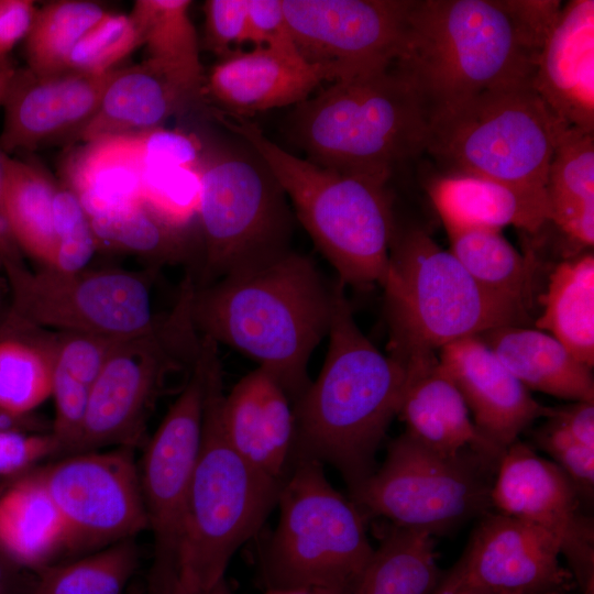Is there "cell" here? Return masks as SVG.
Returning <instances> with one entry per match:
<instances>
[{
    "mask_svg": "<svg viewBox=\"0 0 594 594\" xmlns=\"http://www.w3.org/2000/svg\"><path fill=\"white\" fill-rule=\"evenodd\" d=\"M557 0H410L393 66L428 119L487 90L531 84Z\"/></svg>",
    "mask_w": 594,
    "mask_h": 594,
    "instance_id": "cell-1",
    "label": "cell"
},
{
    "mask_svg": "<svg viewBox=\"0 0 594 594\" xmlns=\"http://www.w3.org/2000/svg\"><path fill=\"white\" fill-rule=\"evenodd\" d=\"M334 284L309 256L288 250L210 284L193 282L190 317L200 337L273 375L293 404L309 386L310 358L328 336Z\"/></svg>",
    "mask_w": 594,
    "mask_h": 594,
    "instance_id": "cell-2",
    "label": "cell"
},
{
    "mask_svg": "<svg viewBox=\"0 0 594 594\" xmlns=\"http://www.w3.org/2000/svg\"><path fill=\"white\" fill-rule=\"evenodd\" d=\"M328 338L316 381L293 403L292 464L301 459L330 464L351 495L376 470V453L399 413L408 371L360 330L339 280Z\"/></svg>",
    "mask_w": 594,
    "mask_h": 594,
    "instance_id": "cell-3",
    "label": "cell"
},
{
    "mask_svg": "<svg viewBox=\"0 0 594 594\" xmlns=\"http://www.w3.org/2000/svg\"><path fill=\"white\" fill-rule=\"evenodd\" d=\"M218 345L207 373L201 446L193 474L170 594H206L224 580L235 551L263 527L284 481L248 463L229 443L221 425L223 398Z\"/></svg>",
    "mask_w": 594,
    "mask_h": 594,
    "instance_id": "cell-4",
    "label": "cell"
},
{
    "mask_svg": "<svg viewBox=\"0 0 594 594\" xmlns=\"http://www.w3.org/2000/svg\"><path fill=\"white\" fill-rule=\"evenodd\" d=\"M216 118L263 158L338 280L381 284L396 229L389 178L320 166L287 152L253 122Z\"/></svg>",
    "mask_w": 594,
    "mask_h": 594,
    "instance_id": "cell-5",
    "label": "cell"
},
{
    "mask_svg": "<svg viewBox=\"0 0 594 594\" xmlns=\"http://www.w3.org/2000/svg\"><path fill=\"white\" fill-rule=\"evenodd\" d=\"M384 288L389 355L406 369L457 340L530 321L527 305L475 280L418 227L395 229Z\"/></svg>",
    "mask_w": 594,
    "mask_h": 594,
    "instance_id": "cell-6",
    "label": "cell"
},
{
    "mask_svg": "<svg viewBox=\"0 0 594 594\" xmlns=\"http://www.w3.org/2000/svg\"><path fill=\"white\" fill-rule=\"evenodd\" d=\"M288 128L307 160L389 178L397 165L425 154L429 119L414 88L392 65L330 82L295 106Z\"/></svg>",
    "mask_w": 594,
    "mask_h": 594,
    "instance_id": "cell-7",
    "label": "cell"
},
{
    "mask_svg": "<svg viewBox=\"0 0 594 594\" xmlns=\"http://www.w3.org/2000/svg\"><path fill=\"white\" fill-rule=\"evenodd\" d=\"M566 128L531 84L516 85L484 91L431 117L425 154L444 174L546 193L548 168Z\"/></svg>",
    "mask_w": 594,
    "mask_h": 594,
    "instance_id": "cell-8",
    "label": "cell"
},
{
    "mask_svg": "<svg viewBox=\"0 0 594 594\" xmlns=\"http://www.w3.org/2000/svg\"><path fill=\"white\" fill-rule=\"evenodd\" d=\"M277 506L279 519L258 557L265 590L345 591L373 554L365 514L328 481L323 464H292Z\"/></svg>",
    "mask_w": 594,
    "mask_h": 594,
    "instance_id": "cell-9",
    "label": "cell"
},
{
    "mask_svg": "<svg viewBox=\"0 0 594 594\" xmlns=\"http://www.w3.org/2000/svg\"><path fill=\"white\" fill-rule=\"evenodd\" d=\"M197 216L204 286L289 249L292 210L279 183L245 142L204 156Z\"/></svg>",
    "mask_w": 594,
    "mask_h": 594,
    "instance_id": "cell-10",
    "label": "cell"
},
{
    "mask_svg": "<svg viewBox=\"0 0 594 594\" xmlns=\"http://www.w3.org/2000/svg\"><path fill=\"white\" fill-rule=\"evenodd\" d=\"M12 305L0 337L19 331L54 329L114 340L156 330L166 316L153 304L155 268L82 270L62 273L42 267L4 266Z\"/></svg>",
    "mask_w": 594,
    "mask_h": 594,
    "instance_id": "cell-11",
    "label": "cell"
},
{
    "mask_svg": "<svg viewBox=\"0 0 594 594\" xmlns=\"http://www.w3.org/2000/svg\"><path fill=\"white\" fill-rule=\"evenodd\" d=\"M492 470L472 452L444 457L404 432L350 499L365 515L433 536L485 513L492 485L485 473Z\"/></svg>",
    "mask_w": 594,
    "mask_h": 594,
    "instance_id": "cell-12",
    "label": "cell"
},
{
    "mask_svg": "<svg viewBox=\"0 0 594 594\" xmlns=\"http://www.w3.org/2000/svg\"><path fill=\"white\" fill-rule=\"evenodd\" d=\"M190 290L183 286L175 308L154 331L120 341L90 392L74 453L105 447L133 448L142 440L151 405L169 373L191 366L200 336L190 317Z\"/></svg>",
    "mask_w": 594,
    "mask_h": 594,
    "instance_id": "cell-13",
    "label": "cell"
},
{
    "mask_svg": "<svg viewBox=\"0 0 594 594\" xmlns=\"http://www.w3.org/2000/svg\"><path fill=\"white\" fill-rule=\"evenodd\" d=\"M201 337L187 382L146 444L140 472L148 528L153 534L154 594H170L182 524L198 459L204 424L209 353Z\"/></svg>",
    "mask_w": 594,
    "mask_h": 594,
    "instance_id": "cell-14",
    "label": "cell"
},
{
    "mask_svg": "<svg viewBox=\"0 0 594 594\" xmlns=\"http://www.w3.org/2000/svg\"><path fill=\"white\" fill-rule=\"evenodd\" d=\"M36 472L64 522L67 550L110 546L148 528L133 448L68 454Z\"/></svg>",
    "mask_w": 594,
    "mask_h": 594,
    "instance_id": "cell-15",
    "label": "cell"
},
{
    "mask_svg": "<svg viewBox=\"0 0 594 594\" xmlns=\"http://www.w3.org/2000/svg\"><path fill=\"white\" fill-rule=\"evenodd\" d=\"M300 57L328 82L389 68L397 59L410 0H282Z\"/></svg>",
    "mask_w": 594,
    "mask_h": 594,
    "instance_id": "cell-16",
    "label": "cell"
},
{
    "mask_svg": "<svg viewBox=\"0 0 594 594\" xmlns=\"http://www.w3.org/2000/svg\"><path fill=\"white\" fill-rule=\"evenodd\" d=\"M581 492L553 462L516 440L502 453L490 502L497 513L552 534L585 594H593V527L581 512Z\"/></svg>",
    "mask_w": 594,
    "mask_h": 594,
    "instance_id": "cell-17",
    "label": "cell"
},
{
    "mask_svg": "<svg viewBox=\"0 0 594 594\" xmlns=\"http://www.w3.org/2000/svg\"><path fill=\"white\" fill-rule=\"evenodd\" d=\"M560 556L559 540L546 529L487 514L442 580L482 594H558L571 579Z\"/></svg>",
    "mask_w": 594,
    "mask_h": 594,
    "instance_id": "cell-18",
    "label": "cell"
},
{
    "mask_svg": "<svg viewBox=\"0 0 594 594\" xmlns=\"http://www.w3.org/2000/svg\"><path fill=\"white\" fill-rule=\"evenodd\" d=\"M118 69L41 76L18 68L3 100L0 151L9 155L62 136L70 139L94 116Z\"/></svg>",
    "mask_w": 594,
    "mask_h": 594,
    "instance_id": "cell-19",
    "label": "cell"
},
{
    "mask_svg": "<svg viewBox=\"0 0 594 594\" xmlns=\"http://www.w3.org/2000/svg\"><path fill=\"white\" fill-rule=\"evenodd\" d=\"M439 365L463 396L480 433L502 455L536 419L551 408L539 404L480 337L442 346Z\"/></svg>",
    "mask_w": 594,
    "mask_h": 594,
    "instance_id": "cell-20",
    "label": "cell"
},
{
    "mask_svg": "<svg viewBox=\"0 0 594 594\" xmlns=\"http://www.w3.org/2000/svg\"><path fill=\"white\" fill-rule=\"evenodd\" d=\"M531 86L569 127L594 133V1L562 6L540 50Z\"/></svg>",
    "mask_w": 594,
    "mask_h": 594,
    "instance_id": "cell-21",
    "label": "cell"
},
{
    "mask_svg": "<svg viewBox=\"0 0 594 594\" xmlns=\"http://www.w3.org/2000/svg\"><path fill=\"white\" fill-rule=\"evenodd\" d=\"M205 85L206 80L151 58L119 68L94 116L70 140L85 143L160 128L169 117L198 101Z\"/></svg>",
    "mask_w": 594,
    "mask_h": 594,
    "instance_id": "cell-22",
    "label": "cell"
},
{
    "mask_svg": "<svg viewBox=\"0 0 594 594\" xmlns=\"http://www.w3.org/2000/svg\"><path fill=\"white\" fill-rule=\"evenodd\" d=\"M220 417L232 448L253 468L284 481L292 468L293 404L267 371L257 367L223 395Z\"/></svg>",
    "mask_w": 594,
    "mask_h": 594,
    "instance_id": "cell-23",
    "label": "cell"
},
{
    "mask_svg": "<svg viewBox=\"0 0 594 594\" xmlns=\"http://www.w3.org/2000/svg\"><path fill=\"white\" fill-rule=\"evenodd\" d=\"M324 81V73L299 54L254 47L222 57L212 67L205 90L226 109L222 113L239 117L296 106Z\"/></svg>",
    "mask_w": 594,
    "mask_h": 594,
    "instance_id": "cell-24",
    "label": "cell"
},
{
    "mask_svg": "<svg viewBox=\"0 0 594 594\" xmlns=\"http://www.w3.org/2000/svg\"><path fill=\"white\" fill-rule=\"evenodd\" d=\"M408 381L398 416L407 432L444 457L472 452L497 466L501 454L480 433L463 396L441 370L438 358L407 367Z\"/></svg>",
    "mask_w": 594,
    "mask_h": 594,
    "instance_id": "cell-25",
    "label": "cell"
},
{
    "mask_svg": "<svg viewBox=\"0 0 594 594\" xmlns=\"http://www.w3.org/2000/svg\"><path fill=\"white\" fill-rule=\"evenodd\" d=\"M430 198L446 230L514 226L537 233L550 222L546 193L520 189L486 177L443 174L429 186Z\"/></svg>",
    "mask_w": 594,
    "mask_h": 594,
    "instance_id": "cell-26",
    "label": "cell"
},
{
    "mask_svg": "<svg viewBox=\"0 0 594 594\" xmlns=\"http://www.w3.org/2000/svg\"><path fill=\"white\" fill-rule=\"evenodd\" d=\"M477 337L526 388L594 402L591 367L551 334L525 326H502Z\"/></svg>",
    "mask_w": 594,
    "mask_h": 594,
    "instance_id": "cell-27",
    "label": "cell"
},
{
    "mask_svg": "<svg viewBox=\"0 0 594 594\" xmlns=\"http://www.w3.org/2000/svg\"><path fill=\"white\" fill-rule=\"evenodd\" d=\"M144 168L133 135L121 134L85 142L67 158L65 176L94 217L141 205Z\"/></svg>",
    "mask_w": 594,
    "mask_h": 594,
    "instance_id": "cell-28",
    "label": "cell"
},
{
    "mask_svg": "<svg viewBox=\"0 0 594 594\" xmlns=\"http://www.w3.org/2000/svg\"><path fill=\"white\" fill-rule=\"evenodd\" d=\"M0 550L38 570L67 550L64 522L37 472L0 493Z\"/></svg>",
    "mask_w": 594,
    "mask_h": 594,
    "instance_id": "cell-29",
    "label": "cell"
},
{
    "mask_svg": "<svg viewBox=\"0 0 594 594\" xmlns=\"http://www.w3.org/2000/svg\"><path fill=\"white\" fill-rule=\"evenodd\" d=\"M550 222L581 248L594 243V133L566 128L547 175Z\"/></svg>",
    "mask_w": 594,
    "mask_h": 594,
    "instance_id": "cell-30",
    "label": "cell"
},
{
    "mask_svg": "<svg viewBox=\"0 0 594 594\" xmlns=\"http://www.w3.org/2000/svg\"><path fill=\"white\" fill-rule=\"evenodd\" d=\"M536 329L548 331L579 361L594 365V256L561 262L549 277Z\"/></svg>",
    "mask_w": 594,
    "mask_h": 594,
    "instance_id": "cell-31",
    "label": "cell"
},
{
    "mask_svg": "<svg viewBox=\"0 0 594 594\" xmlns=\"http://www.w3.org/2000/svg\"><path fill=\"white\" fill-rule=\"evenodd\" d=\"M2 196L12 235L23 254L50 268L54 260L56 185L37 165L1 152Z\"/></svg>",
    "mask_w": 594,
    "mask_h": 594,
    "instance_id": "cell-32",
    "label": "cell"
},
{
    "mask_svg": "<svg viewBox=\"0 0 594 594\" xmlns=\"http://www.w3.org/2000/svg\"><path fill=\"white\" fill-rule=\"evenodd\" d=\"M439 581L432 536L393 526L343 594H431Z\"/></svg>",
    "mask_w": 594,
    "mask_h": 594,
    "instance_id": "cell-33",
    "label": "cell"
},
{
    "mask_svg": "<svg viewBox=\"0 0 594 594\" xmlns=\"http://www.w3.org/2000/svg\"><path fill=\"white\" fill-rule=\"evenodd\" d=\"M98 250L133 254L153 267L190 262L194 248L188 229L172 227L143 204L89 217Z\"/></svg>",
    "mask_w": 594,
    "mask_h": 594,
    "instance_id": "cell-34",
    "label": "cell"
},
{
    "mask_svg": "<svg viewBox=\"0 0 594 594\" xmlns=\"http://www.w3.org/2000/svg\"><path fill=\"white\" fill-rule=\"evenodd\" d=\"M450 252L488 290L527 305L536 270L497 230H447Z\"/></svg>",
    "mask_w": 594,
    "mask_h": 594,
    "instance_id": "cell-35",
    "label": "cell"
},
{
    "mask_svg": "<svg viewBox=\"0 0 594 594\" xmlns=\"http://www.w3.org/2000/svg\"><path fill=\"white\" fill-rule=\"evenodd\" d=\"M54 336L0 337V411L25 417L52 394Z\"/></svg>",
    "mask_w": 594,
    "mask_h": 594,
    "instance_id": "cell-36",
    "label": "cell"
},
{
    "mask_svg": "<svg viewBox=\"0 0 594 594\" xmlns=\"http://www.w3.org/2000/svg\"><path fill=\"white\" fill-rule=\"evenodd\" d=\"M107 11L96 2L58 0L36 10L25 36L28 68L41 76L67 72L76 44Z\"/></svg>",
    "mask_w": 594,
    "mask_h": 594,
    "instance_id": "cell-37",
    "label": "cell"
},
{
    "mask_svg": "<svg viewBox=\"0 0 594 594\" xmlns=\"http://www.w3.org/2000/svg\"><path fill=\"white\" fill-rule=\"evenodd\" d=\"M188 0H138L129 13L151 59L205 80Z\"/></svg>",
    "mask_w": 594,
    "mask_h": 594,
    "instance_id": "cell-38",
    "label": "cell"
},
{
    "mask_svg": "<svg viewBox=\"0 0 594 594\" xmlns=\"http://www.w3.org/2000/svg\"><path fill=\"white\" fill-rule=\"evenodd\" d=\"M138 561L133 538L124 539L70 563L40 569L32 594H122Z\"/></svg>",
    "mask_w": 594,
    "mask_h": 594,
    "instance_id": "cell-39",
    "label": "cell"
},
{
    "mask_svg": "<svg viewBox=\"0 0 594 594\" xmlns=\"http://www.w3.org/2000/svg\"><path fill=\"white\" fill-rule=\"evenodd\" d=\"M99 374V367L87 360L54 359L51 396L55 416L51 432L61 453L72 454L79 441L90 392Z\"/></svg>",
    "mask_w": 594,
    "mask_h": 594,
    "instance_id": "cell-40",
    "label": "cell"
},
{
    "mask_svg": "<svg viewBox=\"0 0 594 594\" xmlns=\"http://www.w3.org/2000/svg\"><path fill=\"white\" fill-rule=\"evenodd\" d=\"M200 195L199 167L145 166L142 204L167 224L188 229L197 216Z\"/></svg>",
    "mask_w": 594,
    "mask_h": 594,
    "instance_id": "cell-41",
    "label": "cell"
},
{
    "mask_svg": "<svg viewBox=\"0 0 594 594\" xmlns=\"http://www.w3.org/2000/svg\"><path fill=\"white\" fill-rule=\"evenodd\" d=\"M141 45L129 14L107 12L76 44L67 62V72L108 73Z\"/></svg>",
    "mask_w": 594,
    "mask_h": 594,
    "instance_id": "cell-42",
    "label": "cell"
},
{
    "mask_svg": "<svg viewBox=\"0 0 594 594\" xmlns=\"http://www.w3.org/2000/svg\"><path fill=\"white\" fill-rule=\"evenodd\" d=\"M55 251L50 268L76 273L88 268L98 250L87 212L72 189L56 187L53 201Z\"/></svg>",
    "mask_w": 594,
    "mask_h": 594,
    "instance_id": "cell-43",
    "label": "cell"
},
{
    "mask_svg": "<svg viewBox=\"0 0 594 594\" xmlns=\"http://www.w3.org/2000/svg\"><path fill=\"white\" fill-rule=\"evenodd\" d=\"M546 419L535 433L536 442L571 479L582 496H590L594 487V448L579 442L564 428Z\"/></svg>",
    "mask_w": 594,
    "mask_h": 594,
    "instance_id": "cell-44",
    "label": "cell"
},
{
    "mask_svg": "<svg viewBox=\"0 0 594 594\" xmlns=\"http://www.w3.org/2000/svg\"><path fill=\"white\" fill-rule=\"evenodd\" d=\"M131 134L145 166L176 165L197 168L204 160L202 143L195 134L162 127Z\"/></svg>",
    "mask_w": 594,
    "mask_h": 594,
    "instance_id": "cell-45",
    "label": "cell"
},
{
    "mask_svg": "<svg viewBox=\"0 0 594 594\" xmlns=\"http://www.w3.org/2000/svg\"><path fill=\"white\" fill-rule=\"evenodd\" d=\"M204 12L207 50L222 58L248 42V0H208Z\"/></svg>",
    "mask_w": 594,
    "mask_h": 594,
    "instance_id": "cell-46",
    "label": "cell"
},
{
    "mask_svg": "<svg viewBox=\"0 0 594 594\" xmlns=\"http://www.w3.org/2000/svg\"><path fill=\"white\" fill-rule=\"evenodd\" d=\"M248 42L255 47L298 54L282 0H248Z\"/></svg>",
    "mask_w": 594,
    "mask_h": 594,
    "instance_id": "cell-47",
    "label": "cell"
},
{
    "mask_svg": "<svg viewBox=\"0 0 594 594\" xmlns=\"http://www.w3.org/2000/svg\"><path fill=\"white\" fill-rule=\"evenodd\" d=\"M55 453H61V448L51 431L47 433L0 431V475L18 472Z\"/></svg>",
    "mask_w": 594,
    "mask_h": 594,
    "instance_id": "cell-48",
    "label": "cell"
},
{
    "mask_svg": "<svg viewBox=\"0 0 594 594\" xmlns=\"http://www.w3.org/2000/svg\"><path fill=\"white\" fill-rule=\"evenodd\" d=\"M35 12L33 1L0 0V57L28 35Z\"/></svg>",
    "mask_w": 594,
    "mask_h": 594,
    "instance_id": "cell-49",
    "label": "cell"
},
{
    "mask_svg": "<svg viewBox=\"0 0 594 594\" xmlns=\"http://www.w3.org/2000/svg\"><path fill=\"white\" fill-rule=\"evenodd\" d=\"M546 418L564 428L579 442L594 448V402L580 400L565 407L551 408Z\"/></svg>",
    "mask_w": 594,
    "mask_h": 594,
    "instance_id": "cell-50",
    "label": "cell"
},
{
    "mask_svg": "<svg viewBox=\"0 0 594 594\" xmlns=\"http://www.w3.org/2000/svg\"><path fill=\"white\" fill-rule=\"evenodd\" d=\"M23 253L18 246L12 232L10 230L2 196V163L0 151V265L4 266H23L25 265L22 260Z\"/></svg>",
    "mask_w": 594,
    "mask_h": 594,
    "instance_id": "cell-51",
    "label": "cell"
},
{
    "mask_svg": "<svg viewBox=\"0 0 594 594\" xmlns=\"http://www.w3.org/2000/svg\"><path fill=\"white\" fill-rule=\"evenodd\" d=\"M16 69L9 56L0 57V105L3 103Z\"/></svg>",
    "mask_w": 594,
    "mask_h": 594,
    "instance_id": "cell-52",
    "label": "cell"
},
{
    "mask_svg": "<svg viewBox=\"0 0 594 594\" xmlns=\"http://www.w3.org/2000/svg\"><path fill=\"white\" fill-rule=\"evenodd\" d=\"M36 425V421L25 417H14L0 411V431L6 430H21L25 427L32 429Z\"/></svg>",
    "mask_w": 594,
    "mask_h": 594,
    "instance_id": "cell-53",
    "label": "cell"
},
{
    "mask_svg": "<svg viewBox=\"0 0 594 594\" xmlns=\"http://www.w3.org/2000/svg\"><path fill=\"white\" fill-rule=\"evenodd\" d=\"M344 591L326 587L270 588L264 594H343Z\"/></svg>",
    "mask_w": 594,
    "mask_h": 594,
    "instance_id": "cell-54",
    "label": "cell"
},
{
    "mask_svg": "<svg viewBox=\"0 0 594 594\" xmlns=\"http://www.w3.org/2000/svg\"><path fill=\"white\" fill-rule=\"evenodd\" d=\"M431 594H482L466 587L457 586L440 579L437 587Z\"/></svg>",
    "mask_w": 594,
    "mask_h": 594,
    "instance_id": "cell-55",
    "label": "cell"
},
{
    "mask_svg": "<svg viewBox=\"0 0 594 594\" xmlns=\"http://www.w3.org/2000/svg\"><path fill=\"white\" fill-rule=\"evenodd\" d=\"M206 594H234V593L230 590V587H229V585H228V583H227V581L224 579L221 582H219L215 587H212L209 592H207Z\"/></svg>",
    "mask_w": 594,
    "mask_h": 594,
    "instance_id": "cell-56",
    "label": "cell"
},
{
    "mask_svg": "<svg viewBox=\"0 0 594 594\" xmlns=\"http://www.w3.org/2000/svg\"><path fill=\"white\" fill-rule=\"evenodd\" d=\"M9 581V571L6 565L0 561V591L6 588Z\"/></svg>",
    "mask_w": 594,
    "mask_h": 594,
    "instance_id": "cell-57",
    "label": "cell"
},
{
    "mask_svg": "<svg viewBox=\"0 0 594 594\" xmlns=\"http://www.w3.org/2000/svg\"><path fill=\"white\" fill-rule=\"evenodd\" d=\"M4 290H6V282H4L3 277L0 275V301L2 299Z\"/></svg>",
    "mask_w": 594,
    "mask_h": 594,
    "instance_id": "cell-58",
    "label": "cell"
},
{
    "mask_svg": "<svg viewBox=\"0 0 594 594\" xmlns=\"http://www.w3.org/2000/svg\"><path fill=\"white\" fill-rule=\"evenodd\" d=\"M0 268H1V265H0Z\"/></svg>",
    "mask_w": 594,
    "mask_h": 594,
    "instance_id": "cell-59",
    "label": "cell"
}]
</instances>
